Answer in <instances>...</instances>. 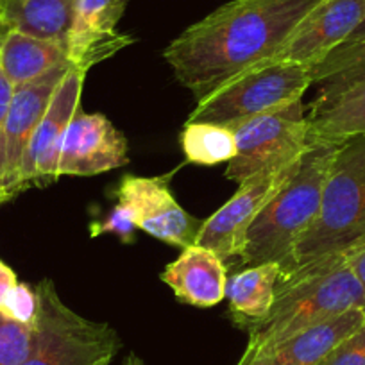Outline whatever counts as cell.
Listing matches in <instances>:
<instances>
[{"instance_id": "6da1fadb", "label": "cell", "mask_w": 365, "mask_h": 365, "mask_svg": "<svg viewBox=\"0 0 365 365\" xmlns=\"http://www.w3.org/2000/svg\"><path fill=\"white\" fill-rule=\"evenodd\" d=\"M321 0H231L182 31L165 61L195 101L233 77L274 61L301 20Z\"/></svg>"}, {"instance_id": "7a4b0ae2", "label": "cell", "mask_w": 365, "mask_h": 365, "mask_svg": "<svg viewBox=\"0 0 365 365\" xmlns=\"http://www.w3.org/2000/svg\"><path fill=\"white\" fill-rule=\"evenodd\" d=\"M364 247L365 136H354L340 143L317 217L297 244L289 278L278 285L347 263Z\"/></svg>"}, {"instance_id": "3957f363", "label": "cell", "mask_w": 365, "mask_h": 365, "mask_svg": "<svg viewBox=\"0 0 365 365\" xmlns=\"http://www.w3.org/2000/svg\"><path fill=\"white\" fill-rule=\"evenodd\" d=\"M339 147L340 143H310L292 178L251 224L235 265L245 269L276 263L282 270L279 282L289 278L297 244L321 208L322 190Z\"/></svg>"}, {"instance_id": "277c9868", "label": "cell", "mask_w": 365, "mask_h": 365, "mask_svg": "<svg viewBox=\"0 0 365 365\" xmlns=\"http://www.w3.org/2000/svg\"><path fill=\"white\" fill-rule=\"evenodd\" d=\"M349 310H365V290L349 263H342L278 285L267 317L249 324L245 331L272 351L296 333Z\"/></svg>"}, {"instance_id": "5b68a950", "label": "cell", "mask_w": 365, "mask_h": 365, "mask_svg": "<svg viewBox=\"0 0 365 365\" xmlns=\"http://www.w3.org/2000/svg\"><path fill=\"white\" fill-rule=\"evenodd\" d=\"M312 84L314 76L308 66L290 61L262 63L197 101L187 122H208L233 131L259 115L303 101Z\"/></svg>"}, {"instance_id": "8992f818", "label": "cell", "mask_w": 365, "mask_h": 365, "mask_svg": "<svg viewBox=\"0 0 365 365\" xmlns=\"http://www.w3.org/2000/svg\"><path fill=\"white\" fill-rule=\"evenodd\" d=\"M38 315L34 346L22 365H101L120 351L118 333L106 322L83 317L66 307L51 279L34 287Z\"/></svg>"}, {"instance_id": "52a82bcc", "label": "cell", "mask_w": 365, "mask_h": 365, "mask_svg": "<svg viewBox=\"0 0 365 365\" xmlns=\"http://www.w3.org/2000/svg\"><path fill=\"white\" fill-rule=\"evenodd\" d=\"M237 153L226 178L244 182L256 174L279 170L301 160L308 143V118L303 101L259 115L233 129Z\"/></svg>"}, {"instance_id": "ba28073f", "label": "cell", "mask_w": 365, "mask_h": 365, "mask_svg": "<svg viewBox=\"0 0 365 365\" xmlns=\"http://www.w3.org/2000/svg\"><path fill=\"white\" fill-rule=\"evenodd\" d=\"M297 167L299 161L279 170L262 172L240 182L237 194L212 217L202 220L195 244L213 251L224 262H237L251 224L262 213L267 202L292 178Z\"/></svg>"}, {"instance_id": "9c48e42d", "label": "cell", "mask_w": 365, "mask_h": 365, "mask_svg": "<svg viewBox=\"0 0 365 365\" xmlns=\"http://www.w3.org/2000/svg\"><path fill=\"white\" fill-rule=\"evenodd\" d=\"M117 202L128 210L136 230L174 247H190L197 240L202 220L192 217L174 199L167 178L124 175L115 190Z\"/></svg>"}, {"instance_id": "30bf717a", "label": "cell", "mask_w": 365, "mask_h": 365, "mask_svg": "<svg viewBox=\"0 0 365 365\" xmlns=\"http://www.w3.org/2000/svg\"><path fill=\"white\" fill-rule=\"evenodd\" d=\"M72 66L56 68L34 83L15 88L11 106L0 129V205L16 195V181L38 124L43 118L56 88Z\"/></svg>"}, {"instance_id": "8fae6325", "label": "cell", "mask_w": 365, "mask_h": 365, "mask_svg": "<svg viewBox=\"0 0 365 365\" xmlns=\"http://www.w3.org/2000/svg\"><path fill=\"white\" fill-rule=\"evenodd\" d=\"M84 77L86 73L72 68L56 88L51 104L27 147L16 181L19 195L27 188L48 187L59 179V153L66 128L73 115L81 110Z\"/></svg>"}, {"instance_id": "7c38bea8", "label": "cell", "mask_w": 365, "mask_h": 365, "mask_svg": "<svg viewBox=\"0 0 365 365\" xmlns=\"http://www.w3.org/2000/svg\"><path fill=\"white\" fill-rule=\"evenodd\" d=\"M365 20V0H321L294 29L274 61L314 68Z\"/></svg>"}, {"instance_id": "4fadbf2b", "label": "cell", "mask_w": 365, "mask_h": 365, "mask_svg": "<svg viewBox=\"0 0 365 365\" xmlns=\"http://www.w3.org/2000/svg\"><path fill=\"white\" fill-rule=\"evenodd\" d=\"M129 163L128 140L101 113L77 111L59 153L61 175H97Z\"/></svg>"}, {"instance_id": "5bb4252c", "label": "cell", "mask_w": 365, "mask_h": 365, "mask_svg": "<svg viewBox=\"0 0 365 365\" xmlns=\"http://www.w3.org/2000/svg\"><path fill=\"white\" fill-rule=\"evenodd\" d=\"M125 6L128 0H76L65 40L66 58L73 68L86 73L133 43L131 36L117 29Z\"/></svg>"}, {"instance_id": "9a60e30c", "label": "cell", "mask_w": 365, "mask_h": 365, "mask_svg": "<svg viewBox=\"0 0 365 365\" xmlns=\"http://www.w3.org/2000/svg\"><path fill=\"white\" fill-rule=\"evenodd\" d=\"M178 301L190 307L212 308L226 297L227 265L219 255L202 245H190L161 272Z\"/></svg>"}, {"instance_id": "2e32d148", "label": "cell", "mask_w": 365, "mask_h": 365, "mask_svg": "<svg viewBox=\"0 0 365 365\" xmlns=\"http://www.w3.org/2000/svg\"><path fill=\"white\" fill-rule=\"evenodd\" d=\"M70 65L65 45L41 40L9 27L0 41V68L13 86L34 83L45 73ZM73 68V66H72Z\"/></svg>"}, {"instance_id": "e0dca14e", "label": "cell", "mask_w": 365, "mask_h": 365, "mask_svg": "<svg viewBox=\"0 0 365 365\" xmlns=\"http://www.w3.org/2000/svg\"><path fill=\"white\" fill-rule=\"evenodd\" d=\"M365 322V310H349L296 333L272 349L270 365H319Z\"/></svg>"}, {"instance_id": "ac0fdd59", "label": "cell", "mask_w": 365, "mask_h": 365, "mask_svg": "<svg viewBox=\"0 0 365 365\" xmlns=\"http://www.w3.org/2000/svg\"><path fill=\"white\" fill-rule=\"evenodd\" d=\"M282 270L276 263H259L245 267L233 276H227L226 297L235 322L240 328L262 321L276 299Z\"/></svg>"}, {"instance_id": "d6986e66", "label": "cell", "mask_w": 365, "mask_h": 365, "mask_svg": "<svg viewBox=\"0 0 365 365\" xmlns=\"http://www.w3.org/2000/svg\"><path fill=\"white\" fill-rule=\"evenodd\" d=\"M308 143H342L365 136V86L353 88L336 99L310 106Z\"/></svg>"}, {"instance_id": "ffe728a7", "label": "cell", "mask_w": 365, "mask_h": 365, "mask_svg": "<svg viewBox=\"0 0 365 365\" xmlns=\"http://www.w3.org/2000/svg\"><path fill=\"white\" fill-rule=\"evenodd\" d=\"M76 0H8L2 22L11 29L65 45Z\"/></svg>"}, {"instance_id": "44dd1931", "label": "cell", "mask_w": 365, "mask_h": 365, "mask_svg": "<svg viewBox=\"0 0 365 365\" xmlns=\"http://www.w3.org/2000/svg\"><path fill=\"white\" fill-rule=\"evenodd\" d=\"M181 149L188 163L212 165L230 163L237 153L235 133L208 122H187L181 131Z\"/></svg>"}, {"instance_id": "7402d4cb", "label": "cell", "mask_w": 365, "mask_h": 365, "mask_svg": "<svg viewBox=\"0 0 365 365\" xmlns=\"http://www.w3.org/2000/svg\"><path fill=\"white\" fill-rule=\"evenodd\" d=\"M34 346V326L0 312V365H22Z\"/></svg>"}, {"instance_id": "603a6c76", "label": "cell", "mask_w": 365, "mask_h": 365, "mask_svg": "<svg viewBox=\"0 0 365 365\" xmlns=\"http://www.w3.org/2000/svg\"><path fill=\"white\" fill-rule=\"evenodd\" d=\"M0 312L8 315V317L15 319V321L34 326L38 315V296L34 287L20 282L16 283L15 289L6 297L4 307Z\"/></svg>"}, {"instance_id": "cb8c5ba5", "label": "cell", "mask_w": 365, "mask_h": 365, "mask_svg": "<svg viewBox=\"0 0 365 365\" xmlns=\"http://www.w3.org/2000/svg\"><path fill=\"white\" fill-rule=\"evenodd\" d=\"M319 365H365V322L344 339Z\"/></svg>"}, {"instance_id": "d4e9b609", "label": "cell", "mask_w": 365, "mask_h": 365, "mask_svg": "<svg viewBox=\"0 0 365 365\" xmlns=\"http://www.w3.org/2000/svg\"><path fill=\"white\" fill-rule=\"evenodd\" d=\"M135 224H133L131 217H129L128 210L117 202L113 210L108 213L106 219L103 222H96L91 227V235H103V233H117L124 242H128L133 237L135 231Z\"/></svg>"}, {"instance_id": "484cf974", "label": "cell", "mask_w": 365, "mask_h": 365, "mask_svg": "<svg viewBox=\"0 0 365 365\" xmlns=\"http://www.w3.org/2000/svg\"><path fill=\"white\" fill-rule=\"evenodd\" d=\"M270 360H272V351L258 339L249 336L247 347L237 365H270Z\"/></svg>"}, {"instance_id": "4316f807", "label": "cell", "mask_w": 365, "mask_h": 365, "mask_svg": "<svg viewBox=\"0 0 365 365\" xmlns=\"http://www.w3.org/2000/svg\"><path fill=\"white\" fill-rule=\"evenodd\" d=\"M13 93H15V86L11 81L8 79L2 68H0V129L4 125L6 117H8L9 106H11Z\"/></svg>"}, {"instance_id": "83f0119b", "label": "cell", "mask_w": 365, "mask_h": 365, "mask_svg": "<svg viewBox=\"0 0 365 365\" xmlns=\"http://www.w3.org/2000/svg\"><path fill=\"white\" fill-rule=\"evenodd\" d=\"M16 283H19V279H16L15 270L0 259V310H2L6 297L15 289Z\"/></svg>"}, {"instance_id": "f1b7e54d", "label": "cell", "mask_w": 365, "mask_h": 365, "mask_svg": "<svg viewBox=\"0 0 365 365\" xmlns=\"http://www.w3.org/2000/svg\"><path fill=\"white\" fill-rule=\"evenodd\" d=\"M347 263H349L351 270L356 274L358 282L361 283V287H364L365 290V247L361 249L360 252H356V255H354Z\"/></svg>"}, {"instance_id": "f546056e", "label": "cell", "mask_w": 365, "mask_h": 365, "mask_svg": "<svg viewBox=\"0 0 365 365\" xmlns=\"http://www.w3.org/2000/svg\"><path fill=\"white\" fill-rule=\"evenodd\" d=\"M364 40H365V20L353 31V34H351L344 43H358V41H364Z\"/></svg>"}, {"instance_id": "4dcf8cb0", "label": "cell", "mask_w": 365, "mask_h": 365, "mask_svg": "<svg viewBox=\"0 0 365 365\" xmlns=\"http://www.w3.org/2000/svg\"><path fill=\"white\" fill-rule=\"evenodd\" d=\"M124 365H145V364H143V360H140L136 354H129L128 360L124 361Z\"/></svg>"}, {"instance_id": "1f68e13d", "label": "cell", "mask_w": 365, "mask_h": 365, "mask_svg": "<svg viewBox=\"0 0 365 365\" xmlns=\"http://www.w3.org/2000/svg\"><path fill=\"white\" fill-rule=\"evenodd\" d=\"M9 29V26L8 24H4V22H0V41H2V36H4L6 34V31Z\"/></svg>"}, {"instance_id": "d6a6232c", "label": "cell", "mask_w": 365, "mask_h": 365, "mask_svg": "<svg viewBox=\"0 0 365 365\" xmlns=\"http://www.w3.org/2000/svg\"><path fill=\"white\" fill-rule=\"evenodd\" d=\"M6 2H8V0H0V22H2V19H4V9H6Z\"/></svg>"}, {"instance_id": "836d02e7", "label": "cell", "mask_w": 365, "mask_h": 365, "mask_svg": "<svg viewBox=\"0 0 365 365\" xmlns=\"http://www.w3.org/2000/svg\"><path fill=\"white\" fill-rule=\"evenodd\" d=\"M101 365H111V361H104V364H101Z\"/></svg>"}]
</instances>
